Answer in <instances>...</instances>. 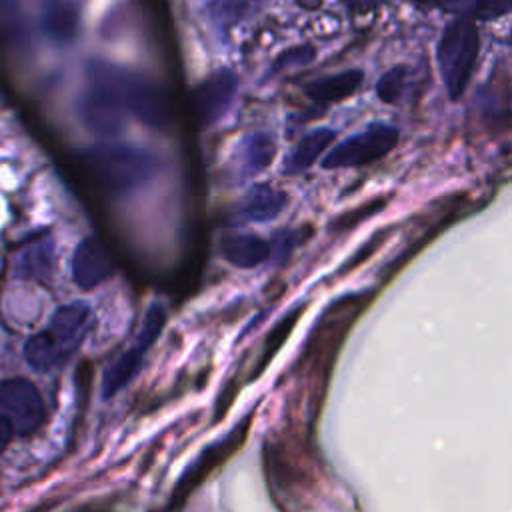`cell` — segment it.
I'll return each instance as SVG.
<instances>
[{
  "instance_id": "cell-1",
  "label": "cell",
  "mask_w": 512,
  "mask_h": 512,
  "mask_svg": "<svg viewBox=\"0 0 512 512\" xmlns=\"http://www.w3.org/2000/svg\"><path fill=\"white\" fill-rule=\"evenodd\" d=\"M78 160L92 186L108 196L140 188L158 168L148 150L130 144H96L82 150Z\"/></svg>"
},
{
  "instance_id": "cell-2",
  "label": "cell",
  "mask_w": 512,
  "mask_h": 512,
  "mask_svg": "<svg viewBox=\"0 0 512 512\" xmlns=\"http://www.w3.org/2000/svg\"><path fill=\"white\" fill-rule=\"evenodd\" d=\"M128 70L104 60L86 66V88L78 100L82 124L98 136H114L124 126Z\"/></svg>"
},
{
  "instance_id": "cell-3",
  "label": "cell",
  "mask_w": 512,
  "mask_h": 512,
  "mask_svg": "<svg viewBox=\"0 0 512 512\" xmlns=\"http://www.w3.org/2000/svg\"><path fill=\"white\" fill-rule=\"evenodd\" d=\"M92 326V308L86 302L60 306L48 326L28 338L24 346L26 362L40 372L60 368L80 348Z\"/></svg>"
},
{
  "instance_id": "cell-4",
  "label": "cell",
  "mask_w": 512,
  "mask_h": 512,
  "mask_svg": "<svg viewBox=\"0 0 512 512\" xmlns=\"http://www.w3.org/2000/svg\"><path fill=\"white\" fill-rule=\"evenodd\" d=\"M480 50V36L474 22L456 18L440 34L436 62L442 84L452 100H458L472 78Z\"/></svg>"
},
{
  "instance_id": "cell-5",
  "label": "cell",
  "mask_w": 512,
  "mask_h": 512,
  "mask_svg": "<svg viewBox=\"0 0 512 512\" xmlns=\"http://www.w3.org/2000/svg\"><path fill=\"white\" fill-rule=\"evenodd\" d=\"M398 138L400 132L396 126L374 122L330 148V152H326V156L322 158V168L336 170L366 166L384 158L398 144Z\"/></svg>"
},
{
  "instance_id": "cell-6",
  "label": "cell",
  "mask_w": 512,
  "mask_h": 512,
  "mask_svg": "<svg viewBox=\"0 0 512 512\" xmlns=\"http://www.w3.org/2000/svg\"><path fill=\"white\" fill-rule=\"evenodd\" d=\"M0 420L16 434H32L44 424V400L30 380L8 378L0 382Z\"/></svg>"
},
{
  "instance_id": "cell-7",
  "label": "cell",
  "mask_w": 512,
  "mask_h": 512,
  "mask_svg": "<svg viewBox=\"0 0 512 512\" xmlns=\"http://www.w3.org/2000/svg\"><path fill=\"white\" fill-rule=\"evenodd\" d=\"M126 112L154 130L166 128L172 118L166 90L148 76L134 72L126 76Z\"/></svg>"
},
{
  "instance_id": "cell-8",
  "label": "cell",
  "mask_w": 512,
  "mask_h": 512,
  "mask_svg": "<svg viewBox=\"0 0 512 512\" xmlns=\"http://www.w3.org/2000/svg\"><path fill=\"white\" fill-rule=\"evenodd\" d=\"M246 430H248V420H246L242 426H236V428L228 434L226 440H220L218 444L206 448V450L200 454V458L194 462V466L188 468V472L180 478L178 486L174 488L172 498H170V504H168V512H176V510L182 506V502L190 496V492L202 482V478H204L206 474H210L222 460H226V458L240 446V442H242L244 436H246Z\"/></svg>"
},
{
  "instance_id": "cell-9",
  "label": "cell",
  "mask_w": 512,
  "mask_h": 512,
  "mask_svg": "<svg viewBox=\"0 0 512 512\" xmlns=\"http://www.w3.org/2000/svg\"><path fill=\"white\" fill-rule=\"evenodd\" d=\"M238 90V78L230 70H216L196 86L192 100L194 112L202 126L216 124L230 108Z\"/></svg>"
},
{
  "instance_id": "cell-10",
  "label": "cell",
  "mask_w": 512,
  "mask_h": 512,
  "mask_svg": "<svg viewBox=\"0 0 512 512\" xmlns=\"http://www.w3.org/2000/svg\"><path fill=\"white\" fill-rule=\"evenodd\" d=\"M114 272V260L108 248L96 236L78 242L72 254V278L78 288L92 290L106 282Z\"/></svg>"
},
{
  "instance_id": "cell-11",
  "label": "cell",
  "mask_w": 512,
  "mask_h": 512,
  "mask_svg": "<svg viewBox=\"0 0 512 512\" xmlns=\"http://www.w3.org/2000/svg\"><path fill=\"white\" fill-rule=\"evenodd\" d=\"M288 196L272 184H254L236 204L232 220L240 224L248 222H270L286 208Z\"/></svg>"
},
{
  "instance_id": "cell-12",
  "label": "cell",
  "mask_w": 512,
  "mask_h": 512,
  "mask_svg": "<svg viewBox=\"0 0 512 512\" xmlns=\"http://www.w3.org/2000/svg\"><path fill=\"white\" fill-rule=\"evenodd\" d=\"M152 346L154 344L150 340L136 334L134 344L128 350H124L122 354H118L116 360L106 368V372L102 376V396L104 398H112L114 394H118L124 386H128L138 376V372L144 364V358Z\"/></svg>"
},
{
  "instance_id": "cell-13",
  "label": "cell",
  "mask_w": 512,
  "mask_h": 512,
  "mask_svg": "<svg viewBox=\"0 0 512 512\" xmlns=\"http://www.w3.org/2000/svg\"><path fill=\"white\" fill-rule=\"evenodd\" d=\"M362 78H364L362 70L348 68L338 74H330V76L312 80L310 84H306L304 92L314 102L330 104V102H338V100L352 96L360 88Z\"/></svg>"
},
{
  "instance_id": "cell-14",
  "label": "cell",
  "mask_w": 512,
  "mask_h": 512,
  "mask_svg": "<svg viewBox=\"0 0 512 512\" xmlns=\"http://www.w3.org/2000/svg\"><path fill=\"white\" fill-rule=\"evenodd\" d=\"M270 244L256 234H228L222 238V256L236 268H256L270 256Z\"/></svg>"
},
{
  "instance_id": "cell-15",
  "label": "cell",
  "mask_w": 512,
  "mask_h": 512,
  "mask_svg": "<svg viewBox=\"0 0 512 512\" xmlns=\"http://www.w3.org/2000/svg\"><path fill=\"white\" fill-rule=\"evenodd\" d=\"M276 156V140L268 132H250L238 146V162L244 178H250L270 166Z\"/></svg>"
},
{
  "instance_id": "cell-16",
  "label": "cell",
  "mask_w": 512,
  "mask_h": 512,
  "mask_svg": "<svg viewBox=\"0 0 512 512\" xmlns=\"http://www.w3.org/2000/svg\"><path fill=\"white\" fill-rule=\"evenodd\" d=\"M334 136L336 132L332 128H314L304 136H300V140L294 144L292 152L284 162V172L300 174L308 170L320 158V154L330 146Z\"/></svg>"
},
{
  "instance_id": "cell-17",
  "label": "cell",
  "mask_w": 512,
  "mask_h": 512,
  "mask_svg": "<svg viewBox=\"0 0 512 512\" xmlns=\"http://www.w3.org/2000/svg\"><path fill=\"white\" fill-rule=\"evenodd\" d=\"M46 34L58 42H68L78 30V12L70 0H48L42 16Z\"/></svg>"
},
{
  "instance_id": "cell-18",
  "label": "cell",
  "mask_w": 512,
  "mask_h": 512,
  "mask_svg": "<svg viewBox=\"0 0 512 512\" xmlns=\"http://www.w3.org/2000/svg\"><path fill=\"white\" fill-rule=\"evenodd\" d=\"M444 12L464 20H492L510 12L512 0H434Z\"/></svg>"
},
{
  "instance_id": "cell-19",
  "label": "cell",
  "mask_w": 512,
  "mask_h": 512,
  "mask_svg": "<svg viewBox=\"0 0 512 512\" xmlns=\"http://www.w3.org/2000/svg\"><path fill=\"white\" fill-rule=\"evenodd\" d=\"M386 204H388V198H384V196L372 198V200H368V202H364V204H360V206H356V208L336 216L330 222L328 228H330V232H348L350 228H354V226L362 224L364 220L372 218L374 214H378Z\"/></svg>"
},
{
  "instance_id": "cell-20",
  "label": "cell",
  "mask_w": 512,
  "mask_h": 512,
  "mask_svg": "<svg viewBox=\"0 0 512 512\" xmlns=\"http://www.w3.org/2000/svg\"><path fill=\"white\" fill-rule=\"evenodd\" d=\"M408 66H394L376 82V94L386 104H398L408 86Z\"/></svg>"
},
{
  "instance_id": "cell-21",
  "label": "cell",
  "mask_w": 512,
  "mask_h": 512,
  "mask_svg": "<svg viewBox=\"0 0 512 512\" xmlns=\"http://www.w3.org/2000/svg\"><path fill=\"white\" fill-rule=\"evenodd\" d=\"M300 310H302V306H296L292 312H288V314L272 328V332H270L268 338H266L264 352H262V356H260L258 368L254 370L256 374H258L260 370H264V366L268 364V360H270V358L276 354V350L284 344V340L288 338V334L292 332V328H294V324H296V320H298V316H300Z\"/></svg>"
},
{
  "instance_id": "cell-22",
  "label": "cell",
  "mask_w": 512,
  "mask_h": 512,
  "mask_svg": "<svg viewBox=\"0 0 512 512\" xmlns=\"http://www.w3.org/2000/svg\"><path fill=\"white\" fill-rule=\"evenodd\" d=\"M314 58V48L304 44V46H294V48H288L284 52H280L270 68V74H278L286 68H294V66H304L308 62H312Z\"/></svg>"
},
{
  "instance_id": "cell-23",
  "label": "cell",
  "mask_w": 512,
  "mask_h": 512,
  "mask_svg": "<svg viewBox=\"0 0 512 512\" xmlns=\"http://www.w3.org/2000/svg\"><path fill=\"white\" fill-rule=\"evenodd\" d=\"M386 236H388L386 230H376V232L370 236V240L364 242V244L358 248V252H356L352 258H348V260L344 262V266H342L340 272H348V270L360 266L368 256H372V254L376 252V248L386 240Z\"/></svg>"
},
{
  "instance_id": "cell-24",
  "label": "cell",
  "mask_w": 512,
  "mask_h": 512,
  "mask_svg": "<svg viewBox=\"0 0 512 512\" xmlns=\"http://www.w3.org/2000/svg\"><path fill=\"white\" fill-rule=\"evenodd\" d=\"M350 10H356V12H368V10H374L378 8L384 0H342Z\"/></svg>"
},
{
  "instance_id": "cell-25",
  "label": "cell",
  "mask_w": 512,
  "mask_h": 512,
  "mask_svg": "<svg viewBox=\"0 0 512 512\" xmlns=\"http://www.w3.org/2000/svg\"><path fill=\"white\" fill-rule=\"evenodd\" d=\"M12 430H10V426L4 422V420H0V452L6 448V444L10 442V438H12Z\"/></svg>"
},
{
  "instance_id": "cell-26",
  "label": "cell",
  "mask_w": 512,
  "mask_h": 512,
  "mask_svg": "<svg viewBox=\"0 0 512 512\" xmlns=\"http://www.w3.org/2000/svg\"><path fill=\"white\" fill-rule=\"evenodd\" d=\"M302 8H306V10H314V8H318L320 4H322V0H296Z\"/></svg>"
}]
</instances>
